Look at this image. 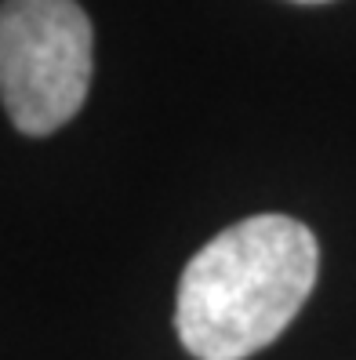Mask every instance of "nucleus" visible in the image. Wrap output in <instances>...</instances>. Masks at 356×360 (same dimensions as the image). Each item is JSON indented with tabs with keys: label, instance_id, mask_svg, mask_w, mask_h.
I'll use <instances>...</instances> for the list:
<instances>
[{
	"label": "nucleus",
	"instance_id": "7ed1b4c3",
	"mask_svg": "<svg viewBox=\"0 0 356 360\" xmlns=\"http://www.w3.org/2000/svg\"><path fill=\"white\" fill-rule=\"evenodd\" d=\"M295 4H327V0H295Z\"/></svg>",
	"mask_w": 356,
	"mask_h": 360
},
{
	"label": "nucleus",
	"instance_id": "f257e3e1",
	"mask_svg": "<svg viewBox=\"0 0 356 360\" xmlns=\"http://www.w3.org/2000/svg\"><path fill=\"white\" fill-rule=\"evenodd\" d=\"M320 269L312 229L251 215L207 240L178 281L175 331L197 360H247L305 306Z\"/></svg>",
	"mask_w": 356,
	"mask_h": 360
},
{
	"label": "nucleus",
	"instance_id": "f03ea898",
	"mask_svg": "<svg viewBox=\"0 0 356 360\" xmlns=\"http://www.w3.org/2000/svg\"><path fill=\"white\" fill-rule=\"evenodd\" d=\"M91 70L95 33L77 0H0V102L22 135L70 124Z\"/></svg>",
	"mask_w": 356,
	"mask_h": 360
}]
</instances>
